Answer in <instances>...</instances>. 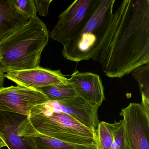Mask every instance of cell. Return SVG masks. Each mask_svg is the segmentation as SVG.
Wrapping results in <instances>:
<instances>
[{
    "mask_svg": "<svg viewBox=\"0 0 149 149\" xmlns=\"http://www.w3.org/2000/svg\"><path fill=\"white\" fill-rule=\"evenodd\" d=\"M92 60L111 78H122L149 64V0L123 1Z\"/></svg>",
    "mask_w": 149,
    "mask_h": 149,
    "instance_id": "obj_1",
    "label": "cell"
},
{
    "mask_svg": "<svg viewBox=\"0 0 149 149\" xmlns=\"http://www.w3.org/2000/svg\"><path fill=\"white\" fill-rule=\"evenodd\" d=\"M49 33L37 16L19 27L0 41L3 58L0 68L5 73L37 68L47 47Z\"/></svg>",
    "mask_w": 149,
    "mask_h": 149,
    "instance_id": "obj_2",
    "label": "cell"
},
{
    "mask_svg": "<svg viewBox=\"0 0 149 149\" xmlns=\"http://www.w3.org/2000/svg\"><path fill=\"white\" fill-rule=\"evenodd\" d=\"M22 123L38 133L67 143L96 144V131L67 114L54 110L47 102L35 106Z\"/></svg>",
    "mask_w": 149,
    "mask_h": 149,
    "instance_id": "obj_3",
    "label": "cell"
},
{
    "mask_svg": "<svg viewBox=\"0 0 149 149\" xmlns=\"http://www.w3.org/2000/svg\"><path fill=\"white\" fill-rule=\"evenodd\" d=\"M115 0H99L98 4L81 31L63 46L66 60L78 62L92 59L102 41L113 13Z\"/></svg>",
    "mask_w": 149,
    "mask_h": 149,
    "instance_id": "obj_4",
    "label": "cell"
},
{
    "mask_svg": "<svg viewBox=\"0 0 149 149\" xmlns=\"http://www.w3.org/2000/svg\"><path fill=\"white\" fill-rule=\"evenodd\" d=\"M99 0H76L59 16L49 33L52 40L66 45L81 31L90 19Z\"/></svg>",
    "mask_w": 149,
    "mask_h": 149,
    "instance_id": "obj_5",
    "label": "cell"
},
{
    "mask_svg": "<svg viewBox=\"0 0 149 149\" xmlns=\"http://www.w3.org/2000/svg\"><path fill=\"white\" fill-rule=\"evenodd\" d=\"M120 115L130 149H149V113L141 103H131Z\"/></svg>",
    "mask_w": 149,
    "mask_h": 149,
    "instance_id": "obj_6",
    "label": "cell"
},
{
    "mask_svg": "<svg viewBox=\"0 0 149 149\" xmlns=\"http://www.w3.org/2000/svg\"><path fill=\"white\" fill-rule=\"evenodd\" d=\"M49 100L43 93L33 88L17 85L0 88V111L28 116L35 106Z\"/></svg>",
    "mask_w": 149,
    "mask_h": 149,
    "instance_id": "obj_7",
    "label": "cell"
},
{
    "mask_svg": "<svg viewBox=\"0 0 149 149\" xmlns=\"http://www.w3.org/2000/svg\"><path fill=\"white\" fill-rule=\"evenodd\" d=\"M5 76L17 85L36 89L68 82V78L60 70H52L40 66L30 69L8 70Z\"/></svg>",
    "mask_w": 149,
    "mask_h": 149,
    "instance_id": "obj_8",
    "label": "cell"
},
{
    "mask_svg": "<svg viewBox=\"0 0 149 149\" xmlns=\"http://www.w3.org/2000/svg\"><path fill=\"white\" fill-rule=\"evenodd\" d=\"M47 103L54 110L67 114L87 128L96 131L99 123L98 105L78 96L66 101L49 100Z\"/></svg>",
    "mask_w": 149,
    "mask_h": 149,
    "instance_id": "obj_9",
    "label": "cell"
},
{
    "mask_svg": "<svg viewBox=\"0 0 149 149\" xmlns=\"http://www.w3.org/2000/svg\"><path fill=\"white\" fill-rule=\"evenodd\" d=\"M68 81L77 96L90 103L100 107L105 100L104 88L100 76L96 74L76 70Z\"/></svg>",
    "mask_w": 149,
    "mask_h": 149,
    "instance_id": "obj_10",
    "label": "cell"
},
{
    "mask_svg": "<svg viewBox=\"0 0 149 149\" xmlns=\"http://www.w3.org/2000/svg\"><path fill=\"white\" fill-rule=\"evenodd\" d=\"M18 134L32 149H97L96 144L80 145L67 143L38 133L21 123Z\"/></svg>",
    "mask_w": 149,
    "mask_h": 149,
    "instance_id": "obj_11",
    "label": "cell"
},
{
    "mask_svg": "<svg viewBox=\"0 0 149 149\" xmlns=\"http://www.w3.org/2000/svg\"><path fill=\"white\" fill-rule=\"evenodd\" d=\"M28 116L12 112L0 111V135L8 149H32L18 134V127Z\"/></svg>",
    "mask_w": 149,
    "mask_h": 149,
    "instance_id": "obj_12",
    "label": "cell"
},
{
    "mask_svg": "<svg viewBox=\"0 0 149 149\" xmlns=\"http://www.w3.org/2000/svg\"><path fill=\"white\" fill-rule=\"evenodd\" d=\"M29 20L13 0H0V41Z\"/></svg>",
    "mask_w": 149,
    "mask_h": 149,
    "instance_id": "obj_13",
    "label": "cell"
},
{
    "mask_svg": "<svg viewBox=\"0 0 149 149\" xmlns=\"http://www.w3.org/2000/svg\"><path fill=\"white\" fill-rule=\"evenodd\" d=\"M122 120L114 123L101 122L96 130V145L97 149H109L114 141L115 132Z\"/></svg>",
    "mask_w": 149,
    "mask_h": 149,
    "instance_id": "obj_14",
    "label": "cell"
},
{
    "mask_svg": "<svg viewBox=\"0 0 149 149\" xmlns=\"http://www.w3.org/2000/svg\"><path fill=\"white\" fill-rule=\"evenodd\" d=\"M37 90L43 93L51 101H66L77 96L72 85L68 81Z\"/></svg>",
    "mask_w": 149,
    "mask_h": 149,
    "instance_id": "obj_15",
    "label": "cell"
},
{
    "mask_svg": "<svg viewBox=\"0 0 149 149\" xmlns=\"http://www.w3.org/2000/svg\"><path fill=\"white\" fill-rule=\"evenodd\" d=\"M131 73L137 82L142 96L149 100V64L139 66Z\"/></svg>",
    "mask_w": 149,
    "mask_h": 149,
    "instance_id": "obj_16",
    "label": "cell"
},
{
    "mask_svg": "<svg viewBox=\"0 0 149 149\" xmlns=\"http://www.w3.org/2000/svg\"><path fill=\"white\" fill-rule=\"evenodd\" d=\"M13 1L19 10L29 19L37 16L34 0H13Z\"/></svg>",
    "mask_w": 149,
    "mask_h": 149,
    "instance_id": "obj_17",
    "label": "cell"
},
{
    "mask_svg": "<svg viewBox=\"0 0 149 149\" xmlns=\"http://www.w3.org/2000/svg\"><path fill=\"white\" fill-rule=\"evenodd\" d=\"M109 149H130L125 137L123 120L116 130L114 141Z\"/></svg>",
    "mask_w": 149,
    "mask_h": 149,
    "instance_id": "obj_18",
    "label": "cell"
},
{
    "mask_svg": "<svg viewBox=\"0 0 149 149\" xmlns=\"http://www.w3.org/2000/svg\"><path fill=\"white\" fill-rule=\"evenodd\" d=\"M52 0H34L36 12L41 16L46 17Z\"/></svg>",
    "mask_w": 149,
    "mask_h": 149,
    "instance_id": "obj_19",
    "label": "cell"
},
{
    "mask_svg": "<svg viewBox=\"0 0 149 149\" xmlns=\"http://www.w3.org/2000/svg\"><path fill=\"white\" fill-rule=\"evenodd\" d=\"M5 72L2 69L0 68V88L3 87L5 81Z\"/></svg>",
    "mask_w": 149,
    "mask_h": 149,
    "instance_id": "obj_20",
    "label": "cell"
},
{
    "mask_svg": "<svg viewBox=\"0 0 149 149\" xmlns=\"http://www.w3.org/2000/svg\"><path fill=\"white\" fill-rule=\"evenodd\" d=\"M5 146H7L6 143L3 139V137L0 135V149Z\"/></svg>",
    "mask_w": 149,
    "mask_h": 149,
    "instance_id": "obj_21",
    "label": "cell"
},
{
    "mask_svg": "<svg viewBox=\"0 0 149 149\" xmlns=\"http://www.w3.org/2000/svg\"><path fill=\"white\" fill-rule=\"evenodd\" d=\"M2 58H3V54H2V51H1V48L0 47V63L1 62Z\"/></svg>",
    "mask_w": 149,
    "mask_h": 149,
    "instance_id": "obj_22",
    "label": "cell"
}]
</instances>
